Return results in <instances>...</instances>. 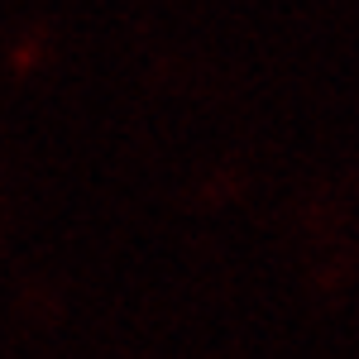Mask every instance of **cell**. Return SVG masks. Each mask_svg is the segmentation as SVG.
Wrapping results in <instances>:
<instances>
[]
</instances>
